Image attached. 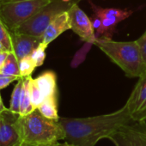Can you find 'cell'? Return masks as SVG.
I'll list each match as a JSON object with an SVG mask.
<instances>
[{
  "label": "cell",
  "instance_id": "603a6c76",
  "mask_svg": "<svg viewBox=\"0 0 146 146\" xmlns=\"http://www.w3.org/2000/svg\"><path fill=\"white\" fill-rule=\"evenodd\" d=\"M137 43L139 46L140 52L142 54V58L143 59L144 64H146V30L143 34V35L138 40H137Z\"/></svg>",
  "mask_w": 146,
  "mask_h": 146
},
{
  "label": "cell",
  "instance_id": "8992f818",
  "mask_svg": "<svg viewBox=\"0 0 146 146\" xmlns=\"http://www.w3.org/2000/svg\"><path fill=\"white\" fill-rule=\"evenodd\" d=\"M109 138L115 146H146V124L132 121L113 132Z\"/></svg>",
  "mask_w": 146,
  "mask_h": 146
},
{
  "label": "cell",
  "instance_id": "ba28073f",
  "mask_svg": "<svg viewBox=\"0 0 146 146\" xmlns=\"http://www.w3.org/2000/svg\"><path fill=\"white\" fill-rule=\"evenodd\" d=\"M73 32L89 44H95L97 37L93 24L89 17L82 11L78 4L73 5L67 11Z\"/></svg>",
  "mask_w": 146,
  "mask_h": 146
},
{
  "label": "cell",
  "instance_id": "f1b7e54d",
  "mask_svg": "<svg viewBox=\"0 0 146 146\" xmlns=\"http://www.w3.org/2000/svg\"><path fill=\"white\" fill-rule=\"evenodd\" d=\"M5 1H11V0H1L0 2H5Z\"/></svg>",
  "mask_w": 146,
  "mask_h": 146
},
{
  "label": "cell",
  "instance_id": "9c48e42d",
  "mask_svg": "<svg viewBox=\"0 0 146 146\" xmlns=\"http://www.w3.org/2000/svg\"><path fill=\"white\" fill-rule=\"evenodd\" d=\"M125 104L133 121L146 120V72L138 78Z\"/></svg>",
  "mask_w": 146,
  "mask_h": 146
},
{
  "label": "cell",
  "instance_id": "5b68a950",
  "mask_svg": "<svg viewBox=\"0 0 146 146\" xmlns=\"http://www.w3.org/2000/svg\"><path fill=\"white\" fill-rule=\"evenodd\" d=\"M76 1L65 2L64 0H51L32 17L22 24L14 33L29 35L42 40L43 35L49 24L60 14L68 11Z\"/></svg>",
  "mask_w": 146,
  "mask_h": 146
},
{
  "label": "cell",
  "instance_id": "e0dca14e",
  "mask_svg": "<svg viewBox=\"0 0 146 146\" xmlns=\"http://www.w3.org/2000/svg\"><path fill=\"white\" fill-rule=\"evenodd\" d=\"M23 84V78H20L13 90L11 99V103H10V108H9L12 112L17 113H20V102H21Z\"/></svg>",
  "mask_w": 146,
  "mask_h": 146
},
{
  "label": "cell",
  "instance_id": "ac0fdd59",
  "mask_svg": "<svg viewBox=\"0 0 146 146\" xmlns=\"http://www.w3.org/2000/svg\"><path fill=\"white\" fill-rule=\"evenodd\" d=\"M35 68H36L35 63L32 59L31 56L25 57L21 60H19V69H20L21 78L30 77Z\"/></svg>",
  "mask_w": 146,
  "mask_h": 146
},
{
  "label": "cell",
  "instance_id": "7402d4cb",
  "mask_svg": "<svg viewBox=\"0 0 146 146\" xmlns=\"http://www.w3.org/2000/svg\"><path fill=\"white\" fill-rule=\"evenodd\" d=\"M19 78H20L17 76H8L0 72V90L5 89L15 81H18Z\"/></svg>",
  "mask_w": 146,
  "mask_h": 146
},
{
  "label": "cell",
  "instance_id": "44dd1931",
  "mask_svg": "<svg viewBox=\"0 0 146 146\" xmlns=\"http://www.w3.org/2000/svg\"><path fill=\"white\" fill-rule=\"evenodd\" d=\"M47 46L44 44L43 42H40V45L34 50V52L31 53V58L35 63L36 67H39L43 64L45 58H46V49Z\"/></svg>",
  "mask_w": 146,
  "mask_h": 146
},
{
  "label": "cell",
  "instance_id": "9a60e30c",
  "mask_svg": "<svg viewBox=\"0 0 146 146\" xmlns=\"http://www.w3.org/2000/svg\"><path fill=\"white\" fill-rule=\"evenodd\" d=\"M37 109L46 118L55 120L59 119L57 108V96L46 98Z\"/></svg>",
  "mask_w": 146,
  "mask_h": 146
},
{
  "label": "cell",
  "instance_id": "2e32d148",
  "mask_svg": "<svg viewBox=\"0 0 146 146\" xmlns=\"http://www.w3.org/2000/svg\"><path fill=\"white\" fill-rule=\"evenodd\" d=\"M3 74L8 75V76H17L21 78L20 76V69H19V60L16 57L13 52H11L9 53V56L4 64L1 71Z\"/></svg>",
  "mask_w": 146,
  "mask_h": 146
},
{
  "label": "cell",
  "instance_id": "d4e9b609",
  "mask_svg": "<svg viewBox=\"0 0 146 146\" xmlns=\"http://www.w3.org/2000/svg\"><path fill=\"white\" fill-rule=\"evenodd\" d=\"M63 143H60L58 142L55 143H52V144H33V143H21L16 146H63Z\"/></svg>",
  "mask_w": 146,
  "mask_h": 146
},
{
  "label": "cell",
  "instance_id": "cb8c5ba5",
  "mask_svg": "<svg viewBox=\"0 0 146 146\" xmlns=\"http://www.w3.org/2000/svg\"><path fill=\"white\" fill-rule=\"evenodd\" d=\"M10 52H11L6 51V50H4V51L0 52V71H1V69H2L4 64L5 63V61H6V59H7Z\"/></svg>",
  "mask_w": 146,
  "mask_h": 146
},
{
  "label": "cell",
  "instance_id": "7a4b0ae2",
  "mask_svg": "<svg viewBox=\"0 0 146 146\" xmlns=\"http://www.w3.org/2000/svg\"><path fill=\"white\" fill-rule=\"evenodd\" d=\"M96 45L125 73L128 78H140L146 72L140 48L135 41H114L108 38H97Z\"/></svg>",
  "mask_w": 146,
  "mask_h": 146
},
{
  "label": "cell",
  "instance_id": "83f0119b",
  "mask_svg": "<svg viewBox=\"0 0 146 146\" xmlns=\"http://www.w3.org/2000/svg\"><path fill=\"white\" fill-rule=\"evenodd\" d=\"M4 50H5V47H4L3 44H2L1 42H0V52H1V51H4Z\"/></svg>",
  "mask_w": 146,
  "mask_h": 146
},
{
  "label": "cell",
  "instance_id": "52a82bcc",
  "mask_svg": "<svg viewBox=\"0 0 146 146\" xmlns=\"http://www.w3.org/2000/svg\"><path fill=\"white\" fill-rule=\"evenodd\" d=\"M20 113L5 108L0 113V146H16L22 142Z\"/></svg>",
  "mask_w": 146,
  "mask_h": 146
},
{
  "label": "cell",
  "instance_id": "7c38bea8",
  "mask_svg": "<svg viewBox=\"0 0 146 146\" xmlns=\"http://www.w3.org/2000/svg\"><path fill=\"white\" fill-rule=\"evenodd\" d=\"M45 99L57 96V77L53 71L43 72L35 79Z\"/></svg>",
  "mask_w": 146,
  "mask_h": 146
},
{
  "label": "cell",
  "instance_id": "5bb4252c",
  "mask_svg": "<svg viewBox=\"0 0 146 146\" xmlns=\"http://www.w3.org/2000/svg\"><path fill=\"white\" fill-rule=\"evenodd\" d=\"M30 79L31 77L23 78L21 102H20V115L22 116L27 115L35 110L30 99Z\"/></svg>",
  "mask_w": 146,
  "mask_h": 146
},
{
  "label": "cell",
  "instance_id": "8fae6325",
  "mask_svg": "<svg viewBox=\"0 0 146 146\" xmlns=\"http://www.w3.org/2000/svg\"><path fill=\"white\" fill-rule=\"evenodd\" d=\"M68 29H71V26L69 19V15L67 11H65L58 16L49 24V26L47 27L43 35L41 42L48 46L52 40H54L61 34H63L64 31Z\"/></svg>",
  "mask_w": 146,
  "mask_h": 146
},
{
  "label": "cell",
  "instance_id": "277c9868",
  "mask_svg": "<svg viewBox=\"0 0 146 146\" xmlns=\"http://www.w3.org/2000/svg\"><path fill=\"white\" fill-rule=\"evenodd\" d=\"M51 0H11L0 2V20L11 33L37 13Z\"/></svg>",
  "mask_w": 146,
  "mask_h": 146
},
{
  "label": "cell",
  "instance_id": "3957f363",
  "mask_svg": "<svg viewBox=\"0 0 146 146\" xmlns=\"http://www.w3.org/2000/svg\"><path fill=\"white\" fill-rule=\"evenodd\" d=\"M22 142L33 144H52L65 139V133L58 120L43 116L36 108L32 113L20 116Z\"/></svg>",
  "mask_w": 146,
  "mask_h": 146
},
{
  "label": "cell",
  "instance_id": "f546056e",
  "mask_svg": "<svg viewBox=\"0 0 146 146\" xmlns=\"http://www.w3.org/2000/svg\"><path fill=\"white\" fill-rule=\"evenodd\" d=\"M0 1H1V0H0Z\"/></svg>",
  "mask_w": 146,
  "mask_h": 146
},
{
  "label": "cell",
  "instance_id": "484cf974",
  "mask_svg": "<svg viewBox=\"0 0 146 146\" xmlns=\"http://www.w3.org/2000/svg\"><path fill=\"white\" fill-rule=\"evenodd\" d=\"M6 108L5 107L4 103H3V101H2V98H1V95H0V113L3 112Z\"/></svg>",
  "mask_w": 146,
  "mask_h": 146
},
{
  "label": "cell",
  "instance_id": "4316f807",
  "mask_svg": "<svg viewBox=\"0 0 146 146\" xmlns=\"http://www.w3.org/2000/svg\"><path fill=\"white\" fill-rule=\"evenodd\" d=\"M63 146H75V145H73V144H71V143H67V142H64V143H63Z\"/></svg>",
  "mask_w": 146,
  "mask_h": 146
},
{
  "label": "cell",
  "instance_id": "30bf717a",
  "mask_svg": "<svg viewBox=\"0 0 146 146\" xmlns=\"http://www.w3.org/2000/svg\"><path fill=\"white\" fill-rule=\"evenodd\" d=\"M11 34L12 40V52L16 55L18 60L30 56L34 50L40 45L42 41L41 39L34 37L24 34Z\"/></svg>",
  "mask_w": 146,
  "mask_h": 146
},
{
  "label": "cell",
  "instance_id": "6da1fadb",
  "mask_svg": "<svg viewBox=\"0 0 146 146\" xmlns=\"http://www.w3.org/2000/svg\"><path fill=\"white\" fill-rule=\"evenodd\" d=\"M133 120L126 104L108 114L88 118H59L58 122L65 133L67 143L75 146H95L104 137Z\"/></svg>",
  "mask_w": 146,
  "mask_h": 146
},
{
  "label": "cell",
  "instance_id": "d6986e66",
  "mask_svg": "<svg viewBox=\"0 0 146 146\" xmlns=\"http://www.w3.org/2000/svg\"><path fill=\"white\" fill-rule=\"evenodd\" d=\"M30 99H31V103L35 109L38 108V107L45 100V97L42 95L40 90L36 84L35 79H33L32 78L30 79Z\"/></svg>",
  "mask_w": 146,
  "mask_h": 146
},
{
  "label": "cell",
  "instance_id": "4fadbf2b",
  "mask_svg": "<svg viewBox=\"0 0 146 146\" xmlns=\"http://www.w3.org/2000/svg\"><path fill=\"white\" fill-rule=\"evenodd\" d=\"M90 4L92 7V10L94 11V14L101 18H106L112 20L117 23H120L121 21L128 18L132 11L128 10H120V9H114V8H101L96 5H95L92 2L90 1Z\"/></svg>",
  "mask_w": 146,
  "mask_h": 146
},
{
  "label": "cell",
  "instance_id": "ffe728a7",
  "mask_svg": "<svg viewBox=\"0 0 146 146\" xmlns=\"http://www.w3.org/2000/svg\"><path fill=\"white\" fill-rule=\"evenodd\" d=\"M0 42H1L6 51L12 52L11 34L7 29L5 25L0 20Z\"/></svg>",
  "mask_w": 146,
  "mask_h": 146
}]
</instances>
